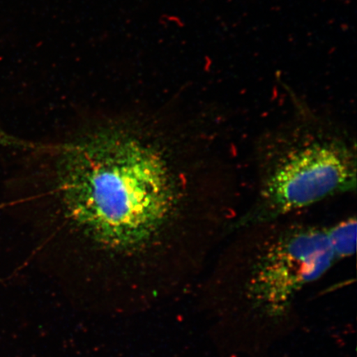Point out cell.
I'll return each instance as SVG.
<instances>
[{
  "mask_svg": "<svg viewBox=\"0 0 357 357\" xmlns=\"http://www.w3.org/2000/svg\"><path fill=\"white\" fill-rule=\"evenodd\" d=\"M176 100L86 109L20 149L47 268L82 305H149L196 261V243L227 234L215 222L236 218L220 204L227 164L215 158L211 112L185 117Z\"/></svg>",
  "mask_w": 357,
  "mask_h": 357,
  "instance_id": "6da1fadb",
  "label": "cell"
},
{
  "mask_svg": "<svg viewBox=\"0 0 357 357\" xmlns=\"http://www.w3.org/2000/svg\"><path fill=\"white\" fill-rule=\"evenodd\" d=\"M255 159V198L231 234L356 189L355 135L298 102L294 114L259 138Z\"/></svg>",
  "mask_w": 357,
  "mask_h": 357,
  "instance_id": "7a4b0ae2",
  "label": "cell"
},
{
  "mask_svg": "<svg viewBox=\"0 0 357 357\" xmlns=\"http://www.w3.org/2000/svg\"><path fill=\"white\" fill-rule=\"evenodd\" d=\"M226 262L243 272L245 283L268 291L264 303H287L339 260L328 227L287 218L240 227ZM263 292L261 301L264 294Z\"/></svg>",
  "mask_w": 357,
  "mask_h": 357,
  "instance_id": "3957f363",
  "label": "cell"
},
{
  "mask_svg": "<svg viewBox=\"0 0 357 357\" xmlns=\"http://www.w3.org/2000/svg\"><path fill=\"white\" fill-rule=\"evenodd\" d=\"M330 241L335 252L340 259L350 257L356 251V218L355 216L345 218L328 226Z\"/></svg>",
  "mask_w": 357,
  "mask_h": 357,
  "instance_id": "277c9868",
  "label": "cell"
}]
</instances>
